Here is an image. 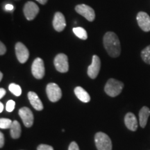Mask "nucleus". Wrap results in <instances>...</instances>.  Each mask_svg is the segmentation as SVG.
Here are the masks:
<instances>
[{
	"instance_id": "f8f14e48",
	"label": "nucleus",
	"mask_w": 150,
	"mask_h": 150,
	"mask_svg": "<svg viewBox=\"0 0 150 150\" xmlns=\"http://www.w3.org/2000/svg\"><path fill=\"white\" fill-rule=\"evenodd\" d=\"M138 25L142 31L148 32L150 31V17L147 13L139 12L136 17Z\"/></svg>"
},
{
	"instance_id": "bb28decb",
	"label": "nucleus",
	"mask_w": 150,
	"mask_h": 150,
	"mask_svg": "<svg viewBox=\"0 0 150 150\" xmlns=\"http://www.w3.org/2000/svg\"><path fill=\"white\" fill-rule=\"evenodd\" d=\"M4 145V136L1 132H0V147L2 148Z\"/></svg>"
},
{
	"instance_id": "9b49d317",
	"label": "nucleus",
	"mask_w": 150,
	"mask_h": 150,
	"mask_svg": "<svg viewBox=\"0 0 150 150\" xmlns=\"http://www.w3.org/2000/svg\"><path fill=\"white\" fill-rule=\"evenodd\" d=\"M101 68V61L98 56L94 55L92 59L91 65L88 67V75L90 78L95 79L99 74Z\"/></svg>"
},
{
	"instance_id": "dca6fc26",
	"label": "nucleus",
	"mask_w": 150,
	"mask_h": 150,
	"mask_svg": "<svg viewBox=\"0 0 150 150\" xmlns=\"http://www.w3.org/2000/svg\"><path fill=\"white\" fill-rule=\"evenodd\" d=\"M74 93L76 97L82 102L88 103L91 100V97H90L89 94L81 86H77V87L75 88Z\"/></svg>"
},
{
	"instance_id": "ddd939ff",
	"label": "nucleus",
	"mask_w": 150,
	"mask_h": 150,
	"mask_svg": "<svg viewBox=\"0 0 150 150\" xmlns=\"http://www.w3.org/2000/svg\"><path fill=\"white\" fill-rule=\"evenodd\" d=\"M53 27L54 29L58 32H61L66 27L65 16L61 12H56L54 15L53 20Z\"/></svg>"
},
{
	"instance_id": "5701e85b",
	"label": "nucleus",
	"mask_w": 150,
	"mask_h": 150,
	"mask_svg": "<svg viewBox=\"0 0 150 150\" xmlns=\"http://www.w3.org/2000/svg\"><path fill=\"white\" fill-rule=\"evenodd\" d=\"M15 106H16V102H15L13 100H12V99L8 100L6 103V111L12 112L13 110H14Z\"/></svg>"
},
{
	"instance_id": "4468645a",
	"label": "nucleus",
	"mask_w": 150,
	"mask_h": 150,
	"mask_svg": "<svg viewBox=\"0 0 150 150\" xmlns=\"http://www.w3.org/2000/svg\"><path fill=\"white\" fill-rule=\"evenodd\" d=\"M125 123L127 129L132 131H136L138 129V121L136 115L132 112H127L125 117Z\"/></svg>"
},
{
	"instance_id": "412c9836",
	"label": "nucleus",
	"mask_w": 150,
	"mask_h": 150,
	"mask_svg": "<svg viewBox=\"0 0 150 150\" xmlns=\"http://www.w3.org/2000/svg\"><path fill=\"white\" fill-rule=\"evenodd\" d=\"M8 90L10 91V92H11V93L17 97L20 96L22 94L21 87L19 85H17L16 83H11L8 86Z\"/></svg>"
},
{
	"instance_id": "c85d7f7f",
	"label": "nucleus",
	"mask_w": 150,
	"mask_h": 150,
	"mask_svg": "<svg viewBox=\"0 0 150 150\" xmlns=\"http://www.w3.org/2000/svg\"><path fill=\"white\" fill-rule=\"evenodd\" d=\"M6 92L5 89H4L1 88H0V98H3V97H4V95H6Z\"/></svg>"
},
{
	"instance_id": "a878e982",
	"label": "nucleus",
	"mask_w": 150,
	"mask_h": 150,
	"mask_svg": "<svg viewBox=\"0 0 150 150\" xmlns=\"http://www.w3.org/2000/svg\"><path fill=\"white\" fill-rule=\"evenodd\" d=\"M6 52V47L2 42H0V55L3 56Z\"/></svg>"
},
{
	"instance_id": "b1692460",
	"label": "nucleus",
	"mask_w": 150,
	"mask_h": 150,
	"mask_svg": "<svg viewBox=\"0 0 150 150\" xmlns=\"http://www.w3.org/2000/svg\"><path fill=\"white\" fill-rule=\"evenodd\" d=\"M37 150H54V148L49 145L41 144L37 147Z\"/></svg>"
},
{
	"instance_id": "39448f33",
	"label": "nucleus",
	"mask_w": 150,
	"mask_h": 150,
	"mask_svg": "<svg viewBox=\"0 0 150 150\" xmlns=\"http://www.w3.org/2000/svg\"><path fill=\"white\" fill-rule=\"evenodd\" d=\"M54 64L56 70L59 72L65 73L69 70L68 58L65 54H59L55 56Z\"/></svg>"
},
{
	"instance_id": "4be33fe9",
	"label": "nucleus",
	"mask_w": 150,
	"mask_h": 150,
	"mask_svg": "<svg viewBox=\"0 0 150 150\" xmlns=\"http://www.w3.org/2000/svg\"><path fill=\"white\" fill-rule=\"evenodd\" d=\"M13 121L8 118H1L0 119V128L2 129H10L12 125Z\"/></svg>"
},
{
	"instance_id": "2eb2a0df",
	"label": "nucleus",
	"mask_w": 150,
	"mask_h": 150,
	"mask_svg": "<svg viewBox=\"0 0 150 150\" xmlns=\"http://www.w3.org/2000/svg\"><path fill=\"white\" fill-rule=\"evenodd\" d=\"M28 99H29L31 106L36 110L40 111L43 109V104L41 100L34 92L30 91L28 93Z\"/></svg>"
},
{
	"instance_id": "7ed1b4c3",
	"label": "nucleus",
	"mask_w": 150,
	"mask_h": 150,
	"mask_svg": "<svg viewBox=\"0 0 150 150\" xmlns=\"http://www.w3.org/2000/svg\"><path fill=\"white\" fill-rule=\"evenodd\" d=\"M95 142L97 150H112L111 140L105 133H97L95 136Z\"/></svg>"
},
{
	"instance_id": "a211bd4d",
	"label": "nucleus",
	"mask_w": 150,
	"mask_h": 150,
	"mask_svg": "<svg viewBox=\"0 0 150 150\" xmlns=\"http://www.w3.org/2000/svg\"><path fill=\"white\" fill-rule=\"evenodd\" d=\"M21 126L18 121H13L12 125L10 128V134L11 138L13 139H18L21 136Z\"/></svg>"
},
{
	"instance_id": "20e7f679",
	"label": "nucleus",
	"mask_w": 150,
	"mask_h": 150,
	"mask_svg": "<svg viewBox=\"0 0 150 150\" xmlns=\"http://www.w3.org/2000/svg\"><path fill=\"white\" fill-rule=\"evenodd\" d=\"M46 93L49 99L52 102H56L62 97L61 89L55 83H50L46 87Z\"/></svg>"
},
{
	"instance_id": "cd10ccee",
	"label": "nucleus",
	"mask_w": 150,
	"mask_h": 150,
	"mask_svg": "<svg viewBox=\"0 0 150 150\" xmlns=\"http://www.w3.org/2000/svg\"><path fill=\"white\" fill-rule=\"evenodd\" d=\"M14 8V6L12 4H6L5 6L6 11H12Z\"/></svg>"
},
{
	"instance_id": "7c9ffc66",
	"label": "nucleus",
	"mask_w": 150,
	"mask_h": 150,
	"mask_svg": "<svg viewBox=\"0 0 150 150\" xmlns=\"http://www.w3.org/2000/svg\"><path fill=\"white\" fill-rule=\"evenodd\" d=\"M4 110V105L2 103H0V112H2Z\"/></svg>"
},
{
	"instance_id": "6ab92c4d",
	"label": "nucleus",
	"mask_w": 150,
	"mask_h": 150,
	"mask_svg": "<svg viewBox=\"0 0 150 150\" xmlns=\"http://www.w3.org/2000/svg\"><path fill=\"white\" fill-rule=\"evenodd\" d=\"M73 32L76 36H77L79 38L81 39V40H86L88 38L87 32L83 28L79 27L73 28Z\"/></svg>"
},
{
	"instance_id": "423d86ee",
	"label": "nucleus",
	"mask_w": 150,
	"mask_h": 150,
	"mask_svg": "<svg viewBox=\"0 0 150 150\" xmlns=\"http://www.w3.org/2000/svg\"><path fill=\"white\" fill-rule=\"evenodd\" d=\"M31 72L33 76L37 79H41L44 77L45 74L44 61L40 58H36L32 63L31 66Z\"/></svg>"
},
{
	"instance_id": "393cba45",
	"label": "nucleus",
	"mask_w": 150,
	"mask_h": 150,
	"mask_svg": "<svg viewBox=\"0 0 150 150\" xmlns=\"http://www.w3.org/2000/svg\"><path fill=\"white\" fill-rule=\"evenodd\" d=\"M68 150H80L79 147L76 142H72L70 144L68 147Z\"/></svg>"
},
{
	"instance_id": "2f4dec72",
	"label": "nucleus",
	"mask_w": 150,
	"mask_h": 150,
	"mask_svg": "<svg viewBox=\"0 0 150 150\" xmlns=\"http://www.w3.org/2000/svg\"><path fill=\"white\" fill-rule=\"evenodd\" d=\"M2 78H3V73L0 72V81L2 80Z\"/></svg>"
},
{
	"instance_id": "f3484780",
	"label": "nucleus",
	"mask_w": 150,
	"mask_h": 150,
	"mask_svg": "<svg viewBox=\"0 0 150 150\" xmlns=\"http://www.w3.org/2000/svg\"><path fill=\"white\" fill-rule=\"evenodd\" d=\"M150 115V109L147 106H143L139 112V122L142 128H145L148 118Z\"/></svg>"
},
{
	"instance_id": "9d476101",
	"label": "nucleus",
	"mask_w": 150,
	"mask_h": 150,
	"mask_svg": "<svg viewBox=\"0 0 150 150\" xmlns=\"http://www.w3.org/2000/svg\"><path fill=\"white\" fill-rule=\"evenodd\" d=\"M19 115L21 117L24 126L29 128L33 125L34 117L32 111L28 107H22L19 110Z\"/></svg>"
},
{
	"instance_id": "f257e3e1",
	"label": "nucleus",
	"mask_w": 150,
	"mask_h": 150,
	"mask_svg": "<svg viewBox=\"0 0 150 150\" xmlns=\"http://www.w3.org/2000/svg\"><path fill=\"white\" fill-rule=\"evenodd\" d=\"M103 42L105 50L110 57L117 58L120 55V42L115 33L108 31L105 33L103 38Z\"/></svg>"
},
{
	"instance_id": "6e6552de",
	"label": "nucleus",
	"mask_w": 150,
	"mask_h": 150,
	"mask_svg": "<svg viewBox=\"0 0 150 150\" xmlns=\"http://www.w3.org/2000/svg\"><path fill=\"white\" fill-rule=\"evenodd\" d=\"M39 7L33 1H27L24 6V15L28 20H33L39 13Z\"/></svg>"
},
{
	"instance_id": "f03ea898",
	"label": "nucleus",
	"mask_w": 150,
	"mask_h": 150,
	"mask_svg": "<svg viewBox=\"0 0 150 150\" xmlns=\"http://www.w3.org/2000/svg\"><path fill=\"white\" fill-rule=\"evenodd\" d=\"M124 88V83L115 79H110L106 82L104 87V91L108 96L115 97L121 93Z\"/></svg>"
},
{
	"instance_id": "aec40b11",
	"label": "nucleus",
	"mask_w": 150,
	"mask_h": 150,
	"mask_svg": "<svg viewBox=\"0 0 150 150\" xmlns=\"http://www.w3.org/2000/svg\"><path fill=\"white\" fill-rule=\"evenodd\" d=\"M141 58L147 64L150 65V45L146 47L141 52Z\"/></svg>"
},
{
	"instance_id": "c756f323",
	"label": "nucleus",
	"mask_w": 150,
	"mask_h": 150,
	"mask_svg": "<svg viewBox=\"0 0 150 150\" xmlns=\"http://www.w3.org/2000/svg\"><path fill=\"white\" fill-rule=\"evenodd\" d=\"M36 1H38V2L41 4L45 5V4H46L48 0H36Z\"/></svg>"
},
{
	"instance_id": "0eeeda50",
	"label": "nucleus",
	"mask_w": 150,
	"mask_h": 150,
	"mask_svg": "<svg viewBox=\"0 0 150 150\" xmlns=\"http://www.w3.org/2000/svg\"><path fill=\"white\" fill-rule=\"evenodd\" d=\"M75 11L84 17L89 22H93L95 18V13L92 7L86 4H79L75 7Z\"/></svg>"
},
{
	"instance_id": "1a4fd4ad",
	"label": "nucleus",
	"mask_w": 150,
	"mask_h": 150,
	"mask_svg": "<svg viewBox=\"0 0 150 150\" xmlns=\"http://www.w3.org/2000/svg\"><path fill=\"white\" fill-rule=\"evenodd\" d=\"M15 49H16V54L18 61L20 63H26L29 57V52L27 47L23 43L18 42L16 43Z\"/></svg>"
}]
</instances>
